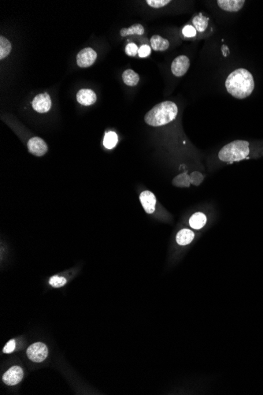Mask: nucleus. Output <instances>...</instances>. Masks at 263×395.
Returning <instances> with one entry per match:
<instances>
[{"label":"nucleus","instance_id":"1","mask_svg":"<svg viewBox=\"0 0 263 395\" xmlns=\"http://www.w3.org/2000/svg\"><path fill=\"white\" fill-rule=\"evenodd\" d=\"M227 91L237 99L248 97L255 89L254 77L247 70H236L228 76L225 81Z\"/></svg>","mask_w":263,"mask_h":395},{"label":"nucleus","instance_id":"2","mask_svg":"<svg viewBox=\"0 0 263 395\" xmlns=\"http://www.w3.org/2000/svg\"><path fill=\"white\" fill-rule=\"evenodd\" d=\"M178 108L172 101H165L154 106L144 116L146 123L151 126H165L176 118Z\"/></svg>","mask_w":263,"mask_h":395},{"label":"nucleus","instance_id":"3","mask_svg":"<svg viewBox=\"0 0 263 395\" xmlns=\"http://www.w3.org/2000/svg\"><path fill=\"white\" fill-rule=\"evenodd\" d=\"M249 152L248 142L246 140H234L221 148L219 153V158L222 162H238L247 158Z\"/></svg>","mask_w":263,"mask_h":395},{"label":"nucleus","instance_id":"4","mask_svg":"<svg viewBox=\"0 0 263 395\" xmlns=\"http://www.w3.org/2000/svg\"><path fill=\"white\" fill-rule=\"evenodd\" d=\"M209 17L203 13L195 14L192 19V24L197 30L198 39L204 38L211 35V23Z\"/></svg>","mask_w":263,"mask_h":395},{"label":"nucleus","instance_id":"5","mask_svg":"<svg viewBox=\"0 0 263 395\" xmlns=\"http://www.w3.org/2000/svg\"><path fill=\"white\" fill-rule=\"evenodd\" d=\"M47 355H48L47 347L42 343L31 345L27 349V356L33 362H43L47 358Z\"/></svg>","mask_w":263,"mask_h":395},{"label":"nucleus","instance_id":"6","mask_svg":"<svg viewBox=\"0 0 263 395\" xmlns=\"http://www.w3.org/2000/svg\"><path fill=\"white\" fill-rule=\"evenodd\" d=\"M96 59H97V53L91 47H86L77 54V66L81 68H87L93 65Z\"/></svg>","mask_w":263,"mask_h":395},{"label":"nucleus","instance_id":"7","mask_svg":"<svg viewBox=\"0 0 263 395\" xmlns=\"http://www.w3.org/2000/svg\"><path fill=\"white\" fill-rule=\"evenodd\" d=\"M190 67V60L186 55H179L174 59L171 65V71L176 77H182L188 72Z\"/></svg>","mask_w":263,"mask_h":395},{"label":"nucleus","instance_id":"8","mask_svg":"<svg viewBox=\"0 0 263 395\" xmlns=\"http://www.w3.org/2000/svg\"><path fill=\"white\" fill-rule=\"evenodd\" d=\"M28 152L36 156H44L48 151L46 142L42 138L34 137L28 141Z\"/></svg>","mask_w":263,"mask_h":395},{"label":"nucleus","instance_id":"9","mask_svg":"<svg viewBox=\"0 0 263 395\" xmlns=\"http://www.w3.org/2000/svg\"><path fill=\"white\" fill-rule=\"evenodd\" d=\"M32 105L33 109L38 113L48 112L51 108V97L47 93L39 94L33 99Z\"/></svg>","mask_w":263,"mask_h":395},{"label":"nucleus","instance_id":"10","mask_svg":"<svg viewBox=\"0 0 263 395\" xmlns=\"http://www.w3.org/2000/svg\"><path fill=\"white\" fill-rule=\"evenodd\" d=\"M23 377H24V372H23L22 369L19 366H14L5 372L4 375L2 376V380L6 385L15 386L22 381Z\"/></svg>","mask_w":263,"mask_h":395},{"label":"nucleus","instance_id":"11","mask_svg":"<svg viewBox=\"0 0 263 395\" xmlns=\"http://www.w3.org/2000/svg\"><path fill=\"white\" fill-rule=\"evenodd\" d=\"M140 201L146 212L152 214L155 211L156 197L150 191H144L140 195Z\"/></svg>","mask_w":263,"mask_h":395},{"label":"nucleus","instance_id":"12","mask_svg":"<svg viewBox=\"0 0 263 395\" xmlns=\"http://www.w3.org/2000/svg\"><path fill=\"white\" fill-rule=\"evenodd\" d=\"M244 0H218L217 4L228 12H238L244 6Z\"/></svg>","mask_w":263,"mask_h":395},{"label":"nucleus","instance_id":"13","mask_svg":"<svg viewBox=\"0 0 263 395\" xmlns=\"http://www.w3.org/2000/svg\"><path fill=\"white\" fill-rule=\"evenodd\" d=\"M96 94L91 90H81L77 94V102L81 105H92L96 102Z\"/></svg>","mask_w":263,"mask_h":395},{"label":"nucleus","instance_id":"14","mask_svg":"<svg viewBox=\"0 0 263 395\" xmlns=\"http://www.w3.org/2000/svg\"><path fill=\"white\" fill-rule=\"evenodd\" d=\"M151 47L156 51H166L170 47V42L168 40L163 38L159 35H154L151 38Z\"/></svg>","mask_w":263,"mask_h":395},{"label":"nucleus","instance_id":"15","mask_svg":"<svg viewBox=\"0 0 263 395\" xmlns=\"http://www.w3.org/2000/svg\"><path fill=\"white\" fill-rule=\"evenodd\" d=\"M195 234L190 230L184 229L179 231L176 234V242L180 245H186L190 244L194 239Z\"/></svg>","mask_w":263,"mask_h":395},{"label":"nucleus","instance_id":"16","mask_svg":"<svg viewBox=\"0 0 263 395\" xmlns=\"http://www.w3.org/2000/svg\"><path fill=\"white\" fill-rule=\"evenodd\" d=\"M122 79L124 83L128 86H135L139 83L140 76L132 70L130 69L122 73Z\"/></svg>","mask_w":263,"mask_h":395},{"label":"nucleus","instance_id":"17","mask_svg":"<svg viewBox=\"0 0 263 395\" xmlns=\"http://www.w3.org/2000/svg\"><path fill=\"white\" fill-rule=\"evenodd\" d=\"M207 223V217L202 212H197L191 217L189 220V225L193 229H201Z\"/></svg>","mask_w":263,"mask_h":395},{"label":"nucleus","instance_id":"18","mask_svg":"<svg viewBox=\"0 0 263 395\" xmlns=\"http://www.w3.org/2000/svg\"><path fill=\"white\" fill-rule=\"evenodd\" d=\"M144 28L142 24H134L130 26V28H123L120 31V34L122 37H127V36H131V35H141L144 33Z\"/></svg>","mask_w":263,"mask_h":395},{"label":"nucleus","instance_id":"19","mask_svg":"<svg viewBox=\"0 0 263 395\" xmlns=\"http://www.w3.org/2000/svg\"><path fill=\"white\" fill-rule=\"evenodd\" d=\"M190 176L188 175V173H183V174H179L177 176L175 177L174 180H173V185L176 187H180V188L189 187L190 186Z\"/></svg>","mask_w":263,"mask_h":395},{"label":"nucleus","instance_id":"20","mask_svg":"<svg viewBox=\"0 0 263 395\" xmlns=\"http://www.w3.org/2000/svg\"><path fill=\"white\" fill-rule=\"evenodd\" d=\"M118 135L113 131L108 132L104 137V144L108 149H112L118 144Z\"/></svg>","mask_w":263,"mask_h":395},{"label":"nucleus","instance_id":"21","mask_svg":"<svg viewBox=\"0 0 263 395\" xmlns=\"http://www.w3.org/2000/svg\"><path fill=\"white\" fill-rule=\"evenodd\" d=\"M12 49L10 41L4 37H0V59H3L8 56Z\"/></svg>","mask_w":263,"mask_h":395},{"label":"nucleus","instance_id":"22","mask_svg":"<svg viewBox=\"0 0 263 395\" xmlns=\"http://www.w3.org/2000/svg\"><path fill=\"white\" fill-rule=\"evenodd\" d=\"M182 35L186 39H198V34L192 23L184 25L182 28Z\"/></svg>","mask_w":263,"mask_h":395},{"label":"nucleus","instance_id":"23","mask_svg":"<svg viewBox=\"0 0 263 395\" xmlns=\"http://www.w3.org/2000/svg\"><path fill=\"white\" fill-rule=\"evenodd\" d=\"M49 283L52 287L59 288L64 286L66 283V279L64 277L54 276L49 279Z\"/></svg>","mask_w":263,"mask_h":395},{"label":"nucleus","instance_id":"24","mask_svg":"<svg viewBox=\"0 0 263 395\" xmlns=\"http://www.w3.org/2000/svg\"><path fill=\"white\" fill-rule=\"evenodd\" d=\"M146 2L153 8L158 9L164 7L171 2L170 0H147Z\"/></svg>","mask_w":263,"mask_h":395},{"label":"nucleus","instance_id":"25","mask_svg":"<svg viewBox=\"0 0 263 395\" xmlns=\"http://www.w3.org/2000/svg\"><path fill=\"white\" fill-rule=\"evenodd\" d=\"M189 176H190L191 183L194 185V186L200 185L202 183L203 179H204L202 176V174L199 172L192 173Z\"/></svg>","mask_w":263,"mask_h":395},{"label":"nucleus","instance_id":"26","mask_svg":"<svg viewBox=\"0 0 263 395\" xmlns=\"http://www.w3.org/2000/svg\"><path fill=\"white\" fill-rule=\"evenodd\" d=\"M138 50L139 48L137 45L134 43H130L126 45V53L129 56H136L138 54Z\"/></svg>","mask_w":263,"mask_h":395},{"label":"nucleus","instance_id":"27","mask_svg":"<svg viewBox=\"0 0 263 395\" xmlns=\"http://www.w3.org/2000/svg\"><path fill=\"white\" fill-rule=\"evenodd\" d=\"M151 52H152V49H151V47L149 45H142V46H140V47H139V50H138V55H139V57H140V58H146V57H148V55H151Z\"/></svg>","mask_w":263,"mask_h":395},{"label":"nucleus","instance_id":"28","mask_svg":"<svg viewBox=\"0 0 263 395\" xmlns=\"http://www.w3.org/2000/svg\"><path fill=\"white\" fill-rule=\"evenodd\" d=\"M14 349H15V341L12 339V340L9 341L7 344L5 346L4 348H3V353H12L13 351L14 350Z\"/></svg>","mask_w":263,"mask_h":395},{"label":"nucleus","instance_id":"29","mask_svg":"<svg viewBox=\"0 0 263 395\" xmlns=\"http://www.w3.org/2000/svg\"><path fill=\"white\" fill-rule=\"evenodd\" d=\"M222 51H223V55L224 56H227V55H229V48L227 47V46H223L222 47Z\"/></svg>","mask_w":263,"mask_h":395}]
</instances>
